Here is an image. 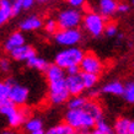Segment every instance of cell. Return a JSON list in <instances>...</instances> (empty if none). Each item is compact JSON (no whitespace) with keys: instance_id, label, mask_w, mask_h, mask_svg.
<instances>
[{"instance_id":"6da1fadb","label":"cell","mask_w":134,"mask_h":134,"mask_svg":"<svg viewBox=\"0 0 134 134\" xmlns=\"http://www.w3.org/2000/svg\"><path fill=\"white\" fill-rule=\"evenodd\" d=\"M48 81V100L52 105H63L69 101L70 93L66 87V75L62 68L49 64L44 71Z\"/></svg>"},{"instance_id":"7a4b0ae2","label":"cell","mask_w":134,"mask_h":134,"mask_svg":"<svg viewBox=\"0 0 134 134\" xmlns=\"http://www.w3.org/2000/svg\"><path fill=\"white\" fill-rule=\"evenodd\" d=\"M0 114H3L6 118L8 124L10 126L11 129H16L19 127L24 126L26 121L31 118L30 108H27L26 106L17 107L9 100L0 102Z\"/></svg>"},{"instance_id":"3957f363","label":"cell","mask_w":134,"mask_h":134,"mask_svg":"<svg viewBox=\"0 0 134 134\" xmlns=\"http://www.w3.org/2000/svg\"><path fill=\"white\" fill-rule=\"evenodd\" d=\"M64 122L73 129L77 130H91L96 126L95 118L86 112L84 108L80 110H68L65 112Z\"/></svg>"},{"instance_id":"277c9868","label":"cell","mask_w":134,"mask_h":134,"mask_svg":"<svg viewBox=\"0 0 134 134\" xmlns=\"http://www.w3.org/2000/svg\"><path fill=\"white\" fill-rule=\"evenodd\" d=\"M84 55H85V52L77 47L65 48L57 53V55L54 58V64L58 65L63 70H66L70 66L80 65Z\"/></svg>"},{"instance_id":"5b68a950","label":"cell","mask_w":134,"mask_h":134,"mask_svg":"<svg viewBox=\"0 0 134 134\" xmlns=\"http://www.w3.org/2000/svg\"><path fill=\"white\" fill-rule=\"evenodd\" d=\"M82 16L81 11L77 9H65L60 11L57 16V22L59 26V30H71L77 29L80 24H82Z\"/></svg>"},{"instance_id":"8992f818","label":"cell","mask_w":134,"mask_h":134,"mask_svg":"<svg viewBox=\"0 0 134 134\" xmlns=\"http://www.w3.org/2000/svg\"><path fill=\"white\" fill-rule=\"evenodd\" d=\"M82 26L92 37H100L105 33L106 19L98 12H87L82 19Z\"/></svg>"},{"instance_id":"52a82bcc","label":"cell","mask_w":134,"mask_h":134,"mask_svg":"<svg viewBox=\"0 0 134 134\" xmlns=\"http://www.w3.org/2000/svg\"><path fill=\"white\" fill-rule=\"evenodd\" d=\"M54 40L58 44L70 48V47H74L80 43V41L82 40V33L79 29L59 30L54 35Z\"/></svg>"},{"instance_id":"ba28073f","label":"cell","mask_w":134,"mask_h":134,"mask_svg":"<svg viewBox=\"0 0 134 134\" xmlns=\"http://www.w3.org/2000/svg\"><path fill=\"white\" fill-rule=\"evenodd\" d=\"M80 70L82 73H89L95 74V75H100L103 70V64L100 60V58L92 52L85 53V55L82 58L81 63H80Z\"/></svg>"},{"instance_id":"9c48e42d","label":"cell","mask_w":134,"mask_h":134,"mask_svg":"<svg viewBox=\"0 0 134 134\" xmlns=\"http://www.w3.org/2000/svg\"><path fill=\"white\" fill-rule=\"evenodd\" d=\"M30 97V90L26 86L21 84H14L10 86V92H9V101L14 103L17 107H22L26 105V102Z\"/></svg>"},{"instance_id":"30bf717a","label":"cell","mask_w":134,"mask_h":134,"mask_svg":"<svg viewBox=\"0 0 134 134\" xmlns=\"http://www.w3.org/2000/svg\"><path fill=\"white\" fill-rule=\"evenodd\" d=\"M66 87L70 93V97L80 96L86 90L80 74L79 75H66Z\"/></svg>"},{"instance_id":"8fae6325","label":"cell","mask_w":134,"mask_h":134,"mask_svg":"<svg viewBox=\"0 0 134 134\" xmlns=\"http://www.w3.org/2000/svg\"><path fill=\"white\" fill-rule=\"evenodd\" d=\"M12 59H15L17 62H27L29 59H31L32 57L37 55L36 54V49L31 47L29 44H24L19 47V48L14 49L11 53H10Z\"/></svg>"},{"instance_id":"7c38bea8","label":"cell","mask_w":134,"mask_h":134,"mask_svg":"<svg viewBox=\"0 0 134 134\" xmlns=\"http://www.w3.org/2000/svg\"><path fill=\"white\" fill-rule=\"evenodd\" d=\"M25 44V36L22 35V32L16 31L10 35V37H8V40L4 43V49L8 53H11L14 49L19 48L21 46Z\"/></svg>"},{"instance_id":"4fadbf2b","label":"cell","mask_w":134,"mask_h":134,"mask_svg":"<svg viewBox=\"0 0 134 134\" xmlns=\"http://www.w3.org/2000/svg\"><path fill=\"white\" fill-rule=\"evenodd\" d=\"M98 14L105 19L112 16L114 12H117L118 3L116 0H98Z\"/></svg>"},{"instance_id":"5bb4252c","label":"cell","mask_w":134,"mask_h":134,"mask_svg":"<svg viewBox=\"0 0 134 134\" xmlns=\"http://www.w3.org/2000/svg\"><path fill=\"white\" fill-rule=\"evenodd\" d=\"M43 27V21L41 20V17L38 16H30L27 19H25L24 21H21L20 24V30L25 31V32H30V31H36Z\"/></svg>"},{"instance_id":"9a60e30c","label":"cell","mask_w":134,"mask_h":134,"mask_svg":"<svg viewBox=\"0 0 134 134\" xmlns=\"http://www.w3.org/2000/svg\"><path fill=\"white\" fill-rule=\"evenodd\" d=\"M101 92L106 93V95H113V96H123L124 85L118 80H113V81L107 82V84L102 86Z\"/></svg>"},{"instance_id":"2e32d148","label":"cell","mask_w":134,"mask_h":134,"mask_svg":"<svg viewBox=\"0 0 134 134\" xmlns=\"http://www.w3.org/2000/svg\"><path fill=\"white\" fill-rule=\"evenodd\" d=\"M84 110L86 112H89L95 118L96 122L101 121V119H105L103 118V108H102V106L96 100H89L87 103L85 105V107H84Z\"/></svg>"},{"instance_id":"e0dca14e","label":"cell","mask_w":134,"mask_h":134,"mask_svg":"<svg viewBox=\"0 0 134 134\" xmlns=\"http://www.w3.org/2000/svg\"><path fill=\"white\" fill-rule=\"evenodd\" d=\"M12 16L11 0H0V26L5 25Z\"/></svg>"},{"instance_id":"ac0fdd59","label":"cell","mask_w":134,"mask_h":134,"mask_svg":"<svg viewBox=\"0 0 134 134\" xmlns=\"http://www.w3.org/2000/svg\"><path fill=\"white\" fill-rule=\"evenodd\" d=\"M130 121L129 118L127 117H119L117 118L113 123V133L114 134H128L130 126Z\"/></svg>"},{"instance_id":"d6986e66","label":"cell","mask_w":134,"mask_h":134,"mask_svg":"<svg viewBox=\"0 0 134 134\" xmlns=\"http://www.w3.org/2000/svg\"><path fill=\"white\" fill-rule=\"evenodd\" d=\"M26 64L31 69H36V70H40V71H46L49 66L48 62L46 60V59H43L41 57H37V55L29 59V60L26 62Z\"/></svg>"},{"instance_id":"ffe728a7","label":"cell","mask_w":134,"mask_h":134,"mask_svg":"<svg viewBox=\"0 0 134 134\" xmlns=\"http://www.w3.org/2000/svg\"><path fill=\"white\" fill-rule=\"evenodd\" d=\"M46 134H76V130L64 122L51 127L48 130H46Z\"/></svg>"},{"instance_id":"44dd1931","label":"cell","mask_w":134,"mask_h":134,"mask_svg":"<svg viewBox=\"0 0 134 134\" xmlns=\"http://www.w3.org/2000/svg\"><path fill=\"white\" fill-rule=\"evenodd\" d=\"M24 127H25V130H26L29 134H31V133H33V132L43 129V122H42L41 118L31 117L26 121V123L24 124Z\"/></svg>"},{"instance_id":"7402d4cb","label":"cell","mask_w":134,"mask_h":134,"mask_svg":"<svg viewBox=\"0 0 134 134\" xmlns=\"http://www.w3.org/2000/svg\"><path fill=\"white\" fill-rule=\"evenodd\" d=\"M89 101V97H85V96H73V97L69 98V101L66 102L68 105V110H80V108H84L85 105Z\"/></svg>"},{"instance_id":"603a6c76","label":"cell","mask_w":134,"mask_h":134,"mask_svg":"<svg viewBox=\"0 0 134 134\" xmlns=\"http://www.w3.org/2000/svg\"><path fill=\"white\" fill-rule=\"evenodd\" d=\"M82 79V82H84V86H85L86 90H91L95 89L96 84L98 82V75H95V74H89V73H80Z\"/></svg>"},{"instance_id":"cb8c5ba5","label":"cell","mask_w":134,"mask_h":134,"mask_svg":"<svg viewBox=\"0 0 134 134\" xmlns=\"http://www.w3.org/2000/svg\"><path fill=\"white\" fill-rule=\"evenodd\" d=\"M123 98L124 101L134 105V81H129L124 84V93H123Z\"/></svg>"},{"instance_id":"d4e9b609","label":"cell","mask_w":134,"mask_h":134,"mask_svg":"<svg viewBox=\"0 0 134 134\" xmlns=\"http://www.w3.org/2000/svg\"><path fill=\"white\" fill-rule=\"evenodd\" d=\"M43 27H44L46 32L51 33V35H55V33L59 31V26H58L57 20H53V19H49L43 24Z\"/></svg>"},{"instance_id":"484cf974","label":"cell","mask_w":134,"mask_h":134,"mask_svg":"<svg viewBox=\"0 0 134 134\" xmlns=\"http://www.w3.org/2000/svg\"><path fill=\"white\" fill-rule=\"evenodd\" d=\"M9 92H10V85L6 81H0V102L8 101Z\"/></svg>"},{"instance_id":"4316f807","label":"cell","mask_w":134,"mask_h":134,"mask_svg":"<svg viewBox=\"0 0 134 134\" xmlns=\"http://www.w3.org/2000/svg\"><path fill=\"white\" fill-rule=\"evenodd\" d=\"M105 35L107 37H114L118 35V29L116 24H107L105 27Z\"/></svg>"},{"instance_id":"83f0119b","label":"cell","mask_w":134,"mask_h":134,"mask_svg":"<svg viewBox=\"0 0 134 134\" xmlns=\"http://www.w3.org/2000/svg\"><path fill=\"white\" fill-rule=\"evenodd\" d=\"M22 3L24 0H11V5H12V15L16 16L20 14V11L22 10Z\"/></svg>"},{"instance_id":"f1b7e54d","label":"cell","mask_w":134,"mask_h":134,"mask_svg":"<svg viewBox=\"0 0 134 134\" xmlns=\"http://www.w3.org/2000/svg\"><path fill=\"white\" fill-rule=\"evenodd\" d=\"M86 0H66V3L71 6L73 9H77V8H81L84 6Z\"/></svg>"},{"instance_id":"f546056e","label":"cell","mask_w":134,"mask_h":134,"mask_svg":"<svg viewBox=\"0 0 134 134\" xmlns=\"http://www.w3.org/2000/svg\"><path fill=\"white\" fill-rule=\"evenodd\" d=\"M9 69H10V62H9V59H6V58H3V59H0V70H3V71H9Z\"/></svg>"},{"instance_id":"4dcf8cb0","label":"cell","mask_w":134,"mask_h":134,"mask_svg":"<svg viewBox=\"0 0 134 134\" xmlns=\"http://www.w3.org/2000/svg\"><path fill=\"white\" fill-rule=\"evenodd\" d=\"M65 71H66V75H79V74L81 73L79 65H76V66H70V68H68Z\"/></svg>"},{"instance_id":"1f68e13d","label":"cell","mask_w":134,"mask_h":134,"mask_svg":"<svg viewBox=\"0 0 134 134\" xmlns=\"http://www.w3.org/2000/svg\"><path fill=\"white\" fill-rule=\"evenodd\" d=\"M130 10L129 5L126 4V3H122V4H118V8H117V12H121V14H126Z\"/></svg>"},{"instance_id":"d6a6232c","label":"cell","mask_w":134,"mask_h":134,"mask_svg":"<svg viewBox=\"0 0 134 134\" xmlns=\"http://www.w3.org/2000/svg\"><path fill=\"white\" fill-rule=\"evenodd\" d=\"M101 92V90H96V89H91L89 92V100H95L98 96V93Z\"/></svg>"},{"instance_id":"836d02e7","label":"cell","mask_w":134,"mask_h":134,"mask_svg":"<svg viewBox=\"0 0 134 134\" xmlns=\"http://www.w3.org/2000/svg\"><path fill=\"white\" fill-rule=\"evenodd\" d=\"M36 0H24V3H22V9H30L31 6L33 5V3H35Z\"/></svg>"},{"instance_id":"e575fe53","label":"cell","mask_w":134,"mask_h":134,"mask_svg":"<svg viewBox=\"0 0 134 134\" xmlns=\"http://www.w3.org/2000/svg\"><path fill=\"white\" fill-rule=\"evenodd\" d=\"M91 134H114V133H113V130H111V132H102V130H98L96 128H93L91 130Z\"/></svg>"},{"instance_id":"d590c367","label":"cell","mask_w":134,"mask_h":134,"mask_svg":"<svg viewBox=\"0 0 134 134\" xmlns=\"http://www.w3.org/2000/svg\"><path fill=\"white\" fill-rule=\"evenodd\" d=\"M0 134H22V133H20V132H17V130H15V129H5Z\"/></svg>"},{"instance_id":"8d00e7d4","label":"cell","mask_w":134,"mask_h":134,"mask_svg":"<svg viewBox=\"0 0 134 134\" xmlns=\"http://www.w3.org/2000/svg\"><path fill=\"white\" fill-rule=\"evenodd\" d=\"M128 134H134V119H132V121H130V126H129Z\"/></svg>"},{"instance_id":"74e56055","label":"cell","mask_w":134,"mask_h":134,"mask_svg":"<svg viewBox=\"0 0 134 134\" xmlns=\"http://www.w3.org/2000/svg\"><path fill=\"white\" fill-rule=\"evenodd\" d=\"M76 134H91V130H77Z\"/></svg>"},{"instance_id":"f35d334b","label":"cell","mask_w":134,"mask_h":134,"mask_svg":"<svg viewBox=\"0 0 134 134\" xmlns=\"http://www.w3.org/2000/svg\"><path fill=\"white\" fill-rule=\"evenodd\" d=\"M31 134H46V130L44 129H41V130H37V132H33Z\"/></svg>"},{"instance_id":"ab89813d","label":"cell","mask_w":134,"mask_h":134,"mask_svg":"<svg viewBox=\"0 0 134 134\" xmlns=\"http://www.w3.org/2000/svg\"><path fill=\"white\" fill-rule=\"evenodd\" d=\"M117 38L119 40V41H121V40H123V35H122V33H118V35H117Z\"/></svg>"},{"instance_id":"60d3db41","label":"cell","mask_w":134,"mask_h":134,"mask_svg":"<svg viewBox=\"0 0 134 134\" xmlns=\"http://www.w3.org/2000/svg\"><path fill=\"white\" fill-rule=\"evenodd\" d=\"M37 1H40V3H47V1H49V0H37Z\"/></svg>"},{"instance_id":"b9f144b4","label":"cell","mask_w":134,"mask_h":134,"mask_svg":"<svg viewBox=\"0 0 134 134\" xmlns=\"http://www.w3.org/2000/svg\"><path fill=\"white\" fill-rule=\"evenodd\" d=\"M130 1H132V5L134 6V0H130Z\"/></svg>"}]
</instances>
